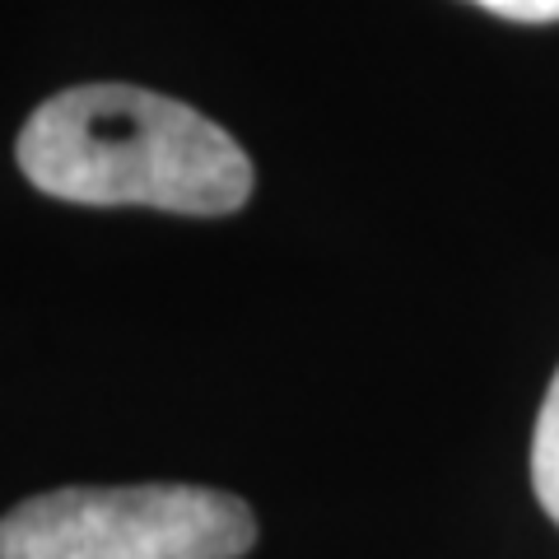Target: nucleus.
<instances>
[{"label": "nucleus", "instance_id": "nucleus-3", "mask_svg": "<svg viewBox=\"0 0 559 559\" xmlns=\"http://www.w3.org/2000/svg\"><path fill=\"white\" fill-rule=\"evenodd\" d=\"M532 485L546 518H555L559 527V373L550 382L546 401L536 415V439H532Z\"/></svg>", "mask_w": 559, "mask_h": 559}, {"label": "nucleus", "instance_id": "nucleus-2", "mask_svg": "<svg viewBox=\"0 0 559 559\" xmlns=\"http://www.w3.org/2000/svg\"><path fill=\"white\" fill-rule=\"evenodd\" d=\"M252 509L201 485L51 489L0 518V559H242Z\"/></svg>", "mask_w": 559, "mask_h": 559}, {"label": "nucleus", "instance_id": "nucleus-1", "mask_svg": "<svg viewBox=\"0 0 559 559\" xmlns=\"http://www.w3.org/2000/svg\"><path fill=\"white\" fill-rule=\"evenodd\" d=\"M24 178L75 205H150L234 215L252 197V159L205 112L135 84H80L47 98L14 140Z\"/></svg>", "mask_w": 559, "mask_h": 559}, {"label": "nucleus", "instance_id": "nucleus-4", "mask_svg": "<svg viewBox=\"0 0 559 559\" xmlns=\"http://www.w3.org/2000/svg\"><path fill=\"white\" fill-rule=\"evenodd\" d=\"M480 10L503 14L518 24H555L559 20V0H476Z\"/></svg>", "mask_w": 559, "mask_h": 559}]
</instances>
